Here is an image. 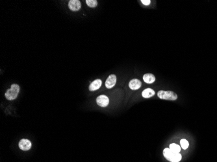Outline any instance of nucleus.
<instances>
[{"mask_svg": "<svg viewBox=\"0 0 217 162\" xmlns=\"http://www.w3.org/2000/svg\"><path fill=\"white\" fill-rule=\"evenodd\" d=\"M163 155L167 160L170 162H179L182 158L180 153L173 152L169 148H164L163 151Z\"/></svg>", "mask_w": 217, "mask_h": 162, "instance_id": "f257e3e1", "label": "nucleus"}, {"mask_svg": "<svg viewBox=\"0 0 217 162\" xmlns=\"http://www.w3.org/2000/svg\"><path fill=\"white\" fill-rule=\"evenodd\" d=\"M20 92V86L18 84H13L10 89H8L5 92V96L7 100H12L16 99Z\"/></svg>", "mask_w": 217, "mask_h": 162, "instance_id": "f03ea898", "label": "nucleus"}, {"mask_svg": "<svg viewBox=\"0 0 217 162\" xmlns=\"http://www.w3.org/2000/svg\"><path fill=\"white\" fill-rule=\"evenodd\" d=\"M157 96L159 98L168 100H176L177 99V95L172 91L160 90L158 91Z\"/></svg>", "mask_w": 217, "mask_h": 162, "instance_id": "7ed1b4c3", "label": "nucleus"}, {"mask_svg": "<svg viewBox=\"0 0 217 162\" xmlns=\"http://www.w3.org/2000/svg\"><path fill=\"white\" fill-rule=\"evenodd\" d=\"M96 103L98 106L101 107H106L109 104V99L106 95H101L96 99Z\"/></svg>", "mask_w": 217, "mask_h": 162, "instance_id": "20e7f679", "label": "nucleus"}, {"mask_svg": "<svg viewBox=\"0 0 217 162\" xmlns=\"http://www.w3.org/2000/svg\"><path fill=\"white\" fill-rule=\"evenodd\" d=\"M18 145L21 150L27 151L31 148V142L29 139H22L20 141Z\"/></svg>", "mask_w": 217, "mask_h": 162, "instance_id": "39448f33", "label": "nucleus"}, {"mask_svg": "<svg viewBox=\"0 0 217 162\" xmlns=\"http://www.w3.org/2000/svg\"><path fill=\"white\" fill-rule=\"evenodd\" d=\"M116 82V76L115 75H113V74H112V75H110L107 78V80L105 81V86L107 88L111 89L115 86Z\"/></svg>", "mask_w": 217, "mask_h": 162, "instance_id": "423d86ee", "label": "nucleus"}, {"mask_svg": "<svg viewBox=\"0 0 217 162\" xmlns=\"http://www.w3.org/2000/svg\"><path fill=\"white\" fill-rule=\"evenodd\" d=\"M81 7V2L79 0H70L68 3V7L72 11H78Z\"/></svg>", "mask_w": 217, "mask_h": 162, "instance_id": "0eeeda50", "label": "nucleus"}, {"mask_svg": "<svg viewBox=\"0 0 217 162\" xmlns=\"http://www.w3.org/2000/svg\"><path fill=\"white\" fill-rule=\"evenodd\" d=\"M141 85L142 83L141 81H139L138 79H136V78L132 79L129 83V87H130V89H131L132 90H137L138 89H139L141 87Z\"/></svg>", "mask_w": 217, "mask_h": 162, "instance_id": "6e6552de", "label": "nucleus"}, {"mask_svg": "<svg viewBox=\"0 0 217 162\" xmlns=\"http://www.w3.org/2000/svg\"><path fill=\"white\" fill-rule=\"evenodd\" d=\"M102 81L101 79H96L94 81L92 82H91V84L89 86V89L90 91H96L99 89V87L102 86Z\"/></svg>", "mask_w": 217, "mask_h": 162, "instance_id": "1a4fd4ad", "label": "nucleus"}, {"mask_svg": "<svg viewBox=\"0 0 217 162\" xmlns=\"http://www.w3.org/2000/svg\"><path fill=\"white\" fill-rule=\"evenodd\" d=\"M143 80L147 84H152L155 81V77L151 73H146L143 76Z\"/></svg>", "mask_w": 217, "mask_h": 162, "instance_id": "9d476101", "label": "nucleus"}, {"mask_svg": "<svg viewBox=\"0 0 217 162\" xmlns=\"http://www.w3.org/2000/svg\"><path fill=\"white\" fill-rule=\"evenodd\" d=\"M155 91L151 88H146L142 91V95L144 98H150L155 95Z\"/></svg>", "mask_w": 217, "mask_h": 162, "instance_id": "9b49d317", "label": "nucleus"}, {"mask_svg": "<svg viewBox=\"0 0 217 162\" xmlns=\"http://www.w3.org/2000/svg\"><path fill=\"white\" fill-rule=\"evenodd\" d=\"M171 151H172L173 152H176V153H180L181 151V147L178 145H177L176 143H172L170 145V148Z\"/></svg>", "mask_w": 217, "mask_h": 162, "instance_id": "f8f14e48", "label": "nucleus"}, {"mask_svg": "<svg viewBox=\"0 0 217 162\" xmlns=\"http://www.w3.org/2000/svg\"><path fill=\"white\" fill-rule=\"evenodd\" d=\"M86 3L90 8H94L98 5V2L96 0H86Z\"/></svg>", "mask_w": 217, "mask_h": 162, "instance_id": "ddd939ff", "label": "nucleus"}, {"mask_svg": "<svg viewBox=\"0 0 217 162\" xmlns=\"http://www.w3.org/2000/svg\"><path fill=\"white\" fill-rule=\"evenodd\" d=\"M180 144H181V148H183V149H184V150H186V148L189 147V142H188L187 140H186L185 139H183L181 140Z\"/></svg>", "mask_w": 217, "mask_h": 162, "instance_id": "4468645a", "label": "nucleus"}, {"mask_svg": "<svg viewBox=\"0 0 217 162\" xmlns=\"http://www.w3.org/2000/svg\"><path fill=\"white\" fill-rule=\"evenodd\" d=\"M141 2L142 4H144V5H149L151 3V1L150 0H141Z\"/></svg>", "mask_w": 217, "mask_h": 162, "instance_id": "2eb2a0df", "label": "nucleus"}]
</instances>
